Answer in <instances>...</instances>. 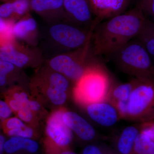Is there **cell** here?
I'll list each match as a JSON object with an SVG mask.
<instances>
[{
  "label": "cell",
  "mask_w": 154,
  "mask_h": 154,
  "mask_svg": "<svg viewBox=\"0 0 154 154\" xmlns=\"http://www.w3.org/2000/svg\"><path fill=\"white\" fill-rule=\"evenodd\" d=\"M136 7L96 25L91 37V49L95 57L111 58L120 48L136 38L145 19Z\"/></svg>",
  "instance_id": "6da1fadb"
},
{
  "label": "cell",
  "mask_w": 154,
  "mask_h": 154,
  "mask_svg": "<svg viewBox=\"0 0 154 154\" xmlns=\"http://www.w3.org/2000/svg\"><path fill=\"white\" fill-rule=\"evenodd\" d=\"M47 25L40 34L39 47L48 59L82 47L91 39L95 28H82L65 21Z\"/></svg>",
  "instance_id": "7a4b0ae2"
},
{
  "label": "cell",
  "mask_w": 154,
  "mask_h": 154,
  "mask_svg": "<svg viewBox=\"0 0 154 154\" xmlns=\"http://www.w3.org/2000/svg\"><path fill=\"white\" fill-rule=\"evenodd\" d=\"M114 82L105 66L95 57L85 73L75 85V99L85 106L107 100Z\"/></svg>",
  "instance_id": "3957f363"
},
{
  "label": "cell",
  "mask_w": 154,
  "mask_h": 154,
  "mask_svg": "<svg viewBox=\"0 0 154 154\" xmlns=\"http://www.w3.org/2000/svg\"><path fill=\"white\" fill-rule=\"evenodd\" d=\"M111 58L122 72L135 79H154L151 57L136 38L120 48Z\"/></svg>",
  "instance_id": "277c9868"
},
{
  "label": "cell",
  "mask_w": 154,
  "mask_h": 154,
  "mask_svg": "<svg viewBox=\"0 0 154 154\" xmlns=\"http://www.w3.org/2000/svg\"><path fill=\"white\" fill-rule=\"evenodd\" d=\"M91 42V38L82 47L47 59L45 63L75 85L85 73L95 57Z\"/></svg>",
  "instance_id": "5b68a950"
},
{
  "label": "cell",
  "mask_w": 154,
  "mask_h": 154,
  "mask_svg": "<svg viewBox=\"0 0 154 154\" xmlns=\"http://www.w3.org/2000/svg\"><path fill=\"white\" fill-rule=\"evenodd\" d=\"M135 79L125 119L140 123L154 119V79Z\"/></svg>",
  "instance_id": "8992f818"
},
{
  "label": "cell",
  "mask_w": 154,
  "mask_h": 154,
  "mask_svg": "<svg viewBox=\"0 0 154 154\" xmlns=\"http://www.w3.org/2000/svg\"><path fill=\"white\" fill-rule=\"evenodd\" d=\"M0 47V60L20 68H38L45 62L44 53L39 46H30L14 39Z\"/></svg>",
  "instance_id": "52a82bcc"
},
{
  "label": "cell",
  "mask_w": 154,
  "mask_h": 154,
  "mask_svg": "<svg viewBox=\"0 0 154 154\" xmlns=\"http://www.w3.org/2000/svg\"><path fill=\"white\" fill-rule=\"evenodd\" d=\"M64 111L62 109L56 110L48 119L45 126L46 154H59L70 149L73 133L63 121Z\"/></svg>",
  "instance_id": "ba28073f"
},
{
  "label": "cell",
  "mask_w": 154,
  "mask_h": 154,
  "mask_svg": "<svg viewBox=\"0 0 154 154\" xmlns=\"http://www.w3.org/2000/svg\"><path fill=\"white\" fill-rule=\"evenodd\" d=\"M68 22L91 29L98 24L90 0H64Z\"/></svg>",
  "instance_id": "9c48e42d"
},
{
  "label": "cell",
  "mask_w": 154,
  "mask_h": 154,
  "mask_svg": "<svg viewBox=\"0 0 154 154\" xmlns=\"http://www.w3.org/2000/svg\"><path fill=\"white\" fill-rule=\"evenodd\" d=\"M85 107L89 117L100 126H114L120 119L115 105L107 99L88 104Z\"/></svg>",
  "instance_id": "30bf717a"
},
{
  "label": "cell",
  "mask_w": 154,
  "mask_h": 154,
  "mask_svg": "<svg viewBox=\"0 0 154 154\" xmlns=\"http://www.w3.org/2000/svg\"><path fill=\"white\" fill-rule=\"evenodd\" d=\"M31 7L47 24L67 21L64 0H31Z\"/></svg>",
  "instance_id": "8fae6325"
},
{
  "label": "cell",
  "mask_w": 154,
  "mask_h": 154,
  "mask_svg": "<svg viewBox=\"0 0 154 154\" xmlns=\"http://www.w3.org/2000/svg\"><path fill=\"white\" fill-rule=\"evenodd\" d=\"M13 33L15 39L30 46L37 47L40 34L36 20L30 13L22 17L14 24Z\"/></svg>",
  "instance_id": "7c38bea8"
},
{
  "label": "cell",
  "mask_w": 154,
  "mask_h": 154,
  "mask_svg": "<svg viewBox=\"0 0 154 154\" xmlns=\"http://www.w3.org/2000/svg\"><path fill=\"white\" fill-rule=\"evenodd\" d=\"M63 119L67 126L82 142L91 143L97 138V133L94 127L78 113L65 110Z\"/></svg>",
  "instance_id": "4fadbf2b"
},
{
  "label": "cell",
  "mask_w": 154,
  "mask_h": 154,
  "mask_svg": "<svg viewBox=\"0 0 154 154\" xmlns=\"http://www.w3.org/2000/svg\"><path fill=\"white\" fill-rule=\"evenodd\" d=\"M96 21H102L126 11L131 0H90Z\"/></svg>",
  "instance_id": "5bb4252c"
},
{
  "label": "cell",
  "mask_w": 154,
  "mask_h": 154,
  "mask_svg": "<svg viewBox=\"0 0 154 154\" xmlns=\"http://www.w3.org/2000/svg\"><path fill=\"white\" fill-rule=\"evenodd\" d=\"M140 132L139 125L124 128L113 138L111 147L117 154H132Z\"/></svg>",
  "instance_id": "9a60e30c"
},
{
  "label": "cell",
  "mask_w": 154,
  "mask_h": 154,
  "mask_svg": "<svg viewBox=\"0 0 154 154\" xmlns=\"http://www.w3.org/2000/svg\"><path fill=\"white\" fill-rule=\"evenodd\" d=\"M33 78L53 88L68 92L71 87V82L63 75L55 71L46 64L38 68Z\"/></svg>",
  "instance_id": "2e32d148"
},
{
  "label": "cell",
  "mask_w": 154,
  "mask_h": 154,
  "mask_svg": "<svg viewBox=\"0 0 154 154\" xmlns=\"http://www.w3.org/2000/svg\"><path fill=\"white\" fill-rule=\"evenodd\" d=\"M39 148L36 140L11 137L6 141L5 154H36Z\"/></svg>",
  "instance_id": "e0dca14e"
},
{
  "label": "cell",
  "mask_w": 154,
  "mask_h": 154,
  "mask_svg": "<svg viewBox=\"0 0 154 154\" xmlns=\"http://www.w3.org/2000/svg\"><path fill=\"white\" fill-rule=\"evenodd\" d=\"M30 86L34 91H41L53 105L61 106L65 103L67 98L66 92L48 85L47 84L33 78Z\"/></svg>",
  "instance_id": "ac0fdd59"
},
{
  "label": "cell",
  "mask_w": 154,
  "mask_h": 154,
  "mask_svg": "<svg viewBox=\"0 0 154 154\" xmlns=\"http://www.w3.org/2000/svg\"><path fill=\"white\" fill-rule=\"evenodd\" d=\"M135 79L126 83L115 82L110 88L107 100L115 105L118 102H127L134 87Z\"/></svg>",
  "instance_id": "d6986e66"
},
{
  "label": "cell",
  "mask_w": 154,
  "mask_h": 154,
  "mask_svg": "<svg viewBox=\"0 0 154 154\" xmlns=\"http://www.w3.org/2000/svg\"><path fill=\"white\" fill-rule=\"evenodd\" d=\"M136 38L154 59V22L146 18Z\"/></svg>",
  "instance_id": "ffe728a7"
},
{
  "label": "cell",
  "mask_w": 154,
  "mask_h": 154,
  "mask_svg": "<svg viewBox=\"0 0 154 154\" xmlns=\"http://www.w3.org/2000/svg\"><path fill=\"white\" fill-rule=\"evenodd\" d=\"M22 69L0 60V86L4 87L17 81Z\"/></svg>",
  "instance_id": "44dd1931"
},
{
  "label": "cell",
  "mask_w": 154,
  "mask_h": 154,
  "mask_svg": "<svg viewBox=\"0 0 154 154\" xmlns=\"http://www.w3.org/2000/svg\"><path fill=\"white\" fill-rule=\"evenodd\" d=\"M132 154H154V142L147 135L140 132Z\"/></svg>",
  "instance_id": "7402d4cb"
},
{
  "label": "cell",
  "mask_w": 154,
  "mask_h": 154,
  "mask_svg": "<svg viewBox=\"0 0 154 154\" xmlns=\"http://www.w3.org/2000/svg\"><path fill=\"white\" fill-rule=\"evenodd\" d=\"M14 20L15 22L30 13L31 0H11Z\"/></svg>",
  "instance_id": "603a6c76"
},
{
  "label": "cell",
  "mask_w": 154,
  "mask_h": 154,
  "mask_svg": "<svg viewBox=\"0 0 154 154\" xmlns=\"http://www.w3.org/2000/svg\"><path fill=\"white\" fill-rule=\"evenodd\" d=\"M81 154H117L111 146L92 142L84 146Z\"/></svg>",
  "instance_id": "cb8c5ba5"
},
{
  "label": "cell",
  "mask_w": 154,
  "mask_h": 154,
  "mask_svg": "<svg viewBox=\"0 0 154 154\" xmlns=\"http://www.w3.org/2000/svg\"><path fill=\"white\" fill-rule=\"evenodd\" d=\"M1 22V46L15 39L13 33V27L15 22L0 19Z\"/></svg>",
  "instance_id": "d4e9b609"
},
{
  "label": "cell",
  "mask_w": 154,
  "mask_h": 154,
  "mask_svg": "<svg viewBox=\"0 0 154 154\" xmlns=\"http://www.w3.org/2000/svg\"><path fill=\"white\" fill-rule=\"evenodd\" d=\"M135 7L142 11L146 18L154 22V0H137Z\"/></svg>",
  "instance_id": "484cf974"
},
{
  "label": "cell",
  "mask_w": 154,
  "mask_h": 154,
  "mask_svg": "<svg viewBox=\"0 0 154 154\" xmlns=\"http://www.w3.org/2000/svg\"><path fill=\"white\" fill-rule=\"evenodd\" d=\"M5 134L10 137H19L36 140V134L34 130L31 127L27 125L21 128L8 131Z\"/></svg>",
  "instance_id": "4316f807"
},
{
  "label": "cell",
  "mask_w": 154,
  "mask_h": 154,
  "mask_svg": "<svg viewBox=\"0 0 154 154\" xmlns=\"http://www.w3.org/2000/svg\"><path fill=\"white\" fill-rule=\"evenodd\" d=\"M24 122L17 117H11L2 122L4 132L8 131L18 129L27 125Z\"/></svg>",
  "instance_id": "83f0119b"
},
{
  "label": "cell",
  "mask_w": 154,
  "mask_h": 154,
  "mask_svg": "<svg viewBox=\"0 0 154 154\" xmlns=\"http://www.w3.org/2000/svg\"><path fill=\"white\" fill-rule=\"evenodd\" d=\"M35 113L25 105L21 110L16 113L17 116L28 124H33L35 121Z\"/></svg>",
  "instance_id": "f1b7e54d"
},
{
  "label": "cell",
  "mask_w": 154,
  "mask_h": 154,
  "mask_svg": "<svg viewBox=\"0 0 154 154\" xmlns=\"http://www.w3.org/2000/svg\"><path fill=\"white\" fill-rule=\"evenodd\" d=\"M139 128L140 132L147 135L154 142V119L141 123Z\"/></svg>",
  "instance_id": "f546056e"
},
{
  "label": "cell",
  "mask_w": 154,
  "mask_h": 154,
  "mask_svg": "<svg viewBox=\"0 0 154 154\" xmlns=\"http://www.w3.org/2000/svg\"><path fill=\"white\" fill-rule=\"evenodd\" d=\"M13 110L6 101L1 100L0 101V119L2 122L5 120L11 117Z\"/></svg>",
  "instance_id": "4dcf8cb0"
},
{
  "label": "cell",
  "mask_w": 154,
  "mask_h": 154,
  "mask_svg": "<svg viewBox=\"0 0 154 154\" xmlns=\"http://www.w3.org/2000/svg\"><path fill=\"white\" fill-rule=\"evenodd\" d=\"M6 101L8 102L9 106L13 110L14 113H17L25 106L23 103L15 100L9 96H8L7 97Z\"/></svg>",
  "instance_id": "1f68e13d"
},
{
  "label": "cell",
  "mask_w": 154,
  "mask_h": 154,
  "mask_svg": "<svg viewBox=\"0 0 154 154\" xmlns=\"http://www.w3.org/2000/svg\"><path fill=\"white\" fill-rule=\"evenodd\" d=\"M26 106L35 113L39 111L41 109V106L40 103L38 101L33 99H30L26 104Z\"/></svg>",
  "instance_id": "d6a6232c"
},
{
  "label": "cell",
  "mask_w": 154,
  "mask_h": 154,
  "mask_svg": "<svg viewBox=\"0 0 154 154\" xmlns=\"http://www.w3.org/2000/svg\"><path fill=\"white\" fill-rule=\"evenodd\" d=\"M7 140L4 135H0V154H5V146Z\"/></svg>",
  "instance_id": "836d02e7"
},
{
  "label": "cell",
  "mask_w": 154,
  "mask_h": 154,
  "mask_svg": "<svg viewBox=\"0 0 154 154\" xmlns=\"http://www.w3.org/2000/svg\"><path fill=\"white\" fill-rule=\"evenodd\" d=\"M59 154H78L75 152L73 151L71 149H68L65 150L63 151L60 153Z\"/></svg>",
  "instance_id": "e575fe53"
},
{
  "label": "cell",
  "mask_w": 154,
  "mask_h": 154,
  "mask_svg": "<svg viewBox=\"0 0 154 154\" xmlns=\"http://www.w3.org/2000/svg\"><path fill=\"white\" fill-rule=\"evenodd\" d=\"M10 1V0H1V2H2L3 3L5 2H8V1Z\"/></svg>",
  "instance_id": "d590c367"
}]
</instances>
